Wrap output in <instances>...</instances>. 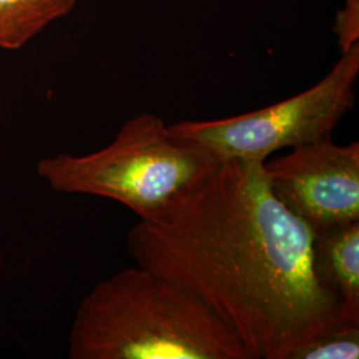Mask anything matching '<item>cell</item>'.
Returning a JSON list of instances; mask_svg holds the SVG:
<instances>
[{"mask_svg":"<svg viewBox=\"0 0 359 359\" xmlns=\"http://www.w3.org/2000/svg\"><path fill=\"white\" fill-rule=\"evenodd\" d=\"M274 196L311 231L359 221V142L332 137L264 163Z\"/></svg>","mask_w":359,"mask_h":359,"instance_id":"5b68a950","label":"cell"},{"mask_svg":"<svg viewBox=\"0 0 359 359\" xmlns=\"http://www.w3.org/2000/svg\"><path fill=\"white\" fill-rule=\"evenodd\" d=\"M72 359H250L196 295L142 266L97 283L77 306Z\"/></svg>","mask_w":359,"mask_h":359,"instance_id":"7a4b0ae2","label":"cell"},{"mask_svg":"<svg viewBox=\"0 0 359 359\" xmlns=\"http://www.w3.org/2000/svg\"><path fill=\"white\" fill-rule=\"evenodd\" d=\"M79 0H0V48L19 50L53 22L72 13Z\"/></svg>","mask_w":359,"mask_h":359,"instance_id":"52a82bcc","label":"cell"},{"mask_svg":"<svg viewBox=\"0 0 359 359\" xmlns=\"http://www.w3.org/2000/svg\"><path fill=\"white\" fill-rule=\"evenodd\" d=\"M221 163L204 145L172 133L158 116L142 114L127 120L103 149L44 158L38 173L57 192L109 198L156 224L172 216Z\"/></svg>","mask_w":359,"mask_h":359,"instance_id":"3957f363","label":"cell"},{"mask_svg":"<svg viewBox=\"0 0 359 359\" xmlns=\"http://www.w3.org/2000/svg\"><path fill=\"white\" fill-rule=\"evenodd\" d=\"M359 322L339 320L297 347L289 359H357Z\"/></svg>","mask_w":359,"mask_h":359,"instance_id":"ba28073f","label":"cell"},{"mask_svg":"<svg viewBox=\"0 0 359 359\" xmlns=\"http://www.w3.org/2000/svg\"><path fill=\"white\" fill-rule=\"evenodd\" d=\"M265 161H222L161 222H137V266L179 283L238 337L250 359H289L345 320L313 269V231L274 196Z\"/></svg>","mask_w":359,"mask_h":359,"instance_id":"6da1fadb","label":"cell"},{"mask_svg":"<svg viewBox=\"0 0 359 359\" xmlns=\"http://www.w3.org/2000/svg\"><path fill=\"white\" fill-rule=\"evenodd\" d=\"M359 43L341 52L326 76L283 102L218 120H182L168 126L180 137L198 142L221 161L231 158L266 161L283 148L332 137L355 105Z\"/></svg>","mask_w":359,"mask_h":359,"instance_id":"277c9868","label":"cell"},{"mask_svg":"<svg viewBox=\"0 0 359 359\" xmlns=\"http://www.w3.org/2000/svg\"><path fill=\"white\" fill-rule=\"evenodd\" d=\"M345 1L346 6L339 13L335 25L341 52L346 51L351 46L359 43V0Z\"/></svg>","mask_w":359,"mask_h":359,"instance_id":"9c48e42d","label":"cell"},{"mask_svg":"<svg viewBox=\"0 0 359 359\" xmlns=\"http://www.w3.org/2000/svg\"><path fill=\"white\" fill-rule=\"evenodd\" d=\"M313 269L345 320L359 322V221L313 231Z\"/></svg>","mask_w":359,"mask_h":359,"instance_id":"8992f818","label":"cell"}]
</instances>
